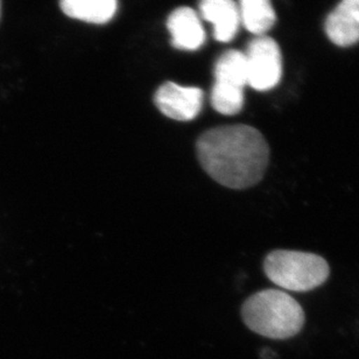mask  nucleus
Returning a JSON list of instances; mask_svg holds the SVG:
<instances>
[{
	"instance_id": "7",
	"label": "nucleus",
	"mask_w": 359,
	"mask_h": 359,
	"mask_svg": "<svg viewBox=\"0 0 359 359\" xmlns=\"http://www.w3.org/2000/svg\"><path fill=\"white\" fill-rule=\"evenodd\" d=\"M325 34L339 47L359 42V0H341L325 22Z\"/></svg>"
},
{
	"instance_id": "5",
	"label": "nucleus",
	"mask_w": 359,
	"mask_h": 359,
	"mask_svg": "<svg viewBox=\"0 0 359 359\" xmlns=\"http://www.w3.org/2000/svg\"><path fill=\"white\" fill-rule=\"evenodd\" d=\"M244 53L248 86L257 91H269L283 76V55L274 39L255 36Z\"/></svg>"
},
{
	"instance_id": "12",
	"label": "nucleus",
	"mask_w": 359,
	"mask_h": 359,
	"mask_svg": "<svg viewBox=\"0 0 359 359\" xmlns=\"http://www.w3.org/2000/svg\"><path fill=\"white\" fill-rule=\"evenodd\" d=\"M0 5H1V3H0ZM0 8H1V6H0Z\"/></svg>"
},
{
	"instance_id": "8",
	"label": "nucleus",
	"mask_w": 359,
	"mask_h": 359,
	"mask_svg": "<svg viewBox=\"0 0 359 359\" xmlns=\"http://www.w3.org/2000/svg\"><path fill=\"white\" fill-rule=\"evenodd\" d=\"M201 17L212 25L214 38L219 42H230L238 34L241 14L233 0H200Z\"/></svg>"
},
{
	"instance_id": "9",
	"label": "nucleus",
	"mask_w": 359,
	"mask_h": 359,
	"mask_svg": "<svg viewBox=\"0 0 359 359\" xmlns=\"http://www.w3.org/2000/svg\"><path fill=\"white\" fill-rule=\"evenodd\" d=\"M172 45L182 50H196L205 42V32L198 14L190 7H179L167 19Z\"/></svg>"
},
{
	"instance_id": "3",
	"label": "nucleus",
	"mask_w": 359,
	"mask_h": 359,
	"mask_svg": "<svg viewBox=\"0 0 359 359\" xmlns=\"http://www.w3.org/2000/svg\"><path fill=\"white\" fill-rule=\"evenodd\" d=\"M264 271L276 286L292 292H307L325 283L330 269L314 253L276 250L264 262Z\"/></svg>"
},
{
	"instance_id": "10",
	"label": "nucleus",
	"mask_w": 359,
	"mask_h": 359,
	"mask_svg": "<svg viewBox=\"0 0 359 359\" xmlns=\"http://www.w3.org/2000/svg\"><path fill=\"white\" fill-rule=\"evenodd\" d=\"M63 13L90 24H107L117 11V0H60Z\"/></svg>"
},
{
	"instance_id": "11",
	"label": "nucleus",
	"mask_w": 359,
	"mask_h": 359,
	"mask_svg": "<svg viewBox=\"0 0 359 359\" xmlns=\"http://www.w3.org/2000/svg\"><path fill=\"white\" fill-rule=\"evenodd\" d=\"M241 22L255 36L266 35L276 25V14L271 0H239Z\"/></svg>"
},
{
	"instance_id": "4",
	"label": "nucleus",
	"mask_w": 359,
	"mask_h": 359,
	"mask_svg": "<svg viewBox=\"0 0 359 359\" xmlns=\"http://www.w3.org/2000/svg\"><path fill=\"white\" fill-rule=\"evenodd\" d=\"M211 105L218 114L235 116L244 107V91L248 86L244 53L229 49L218 57L214 69Z\"/></svg>"
},
{
	"instance_id": "2",
	"label": "nucleus",
	"mask_w": 359,
	"mask_h": 359,
	"mask_svg": "<svg viewBox=\"0 0 359 359\" xmlns=\"http://www.w3.org/2000/svg\"><path fill=\"white\" fill-rule=\"evenodd\" d=\"M242 318L252 332L273 339L297 335L304 325V309L290 294L260 290L244 302Z\"/></svg>"
},
{
	"instance_id": "6",
	"label": "nucleus",
	"mask_w": 359,
	"mask_h": 359,
	"mask_svg": "<svg viewBox=\"0 0 359 359\" xmlns=\"http://www.w3.org/2000/svg\"><path fill=\"white\" fill-rule=\"evenodd\" d=\"M204 93L200 88L182 87L166 82L154 95V103L166 117L179 121H193L203 107Z\"/></svg>"
},
{
	"instance_id": "1",
	"label": "nucleus",
	"mask_w": 359,
	"mask_h": 359,
	"mask_svg": "<svg viewBox=\"0 0 359 359\" xmlns=\"http://www.w3.org/2000/svg\"><path fill=\"white\" fill-rule=\"evenodd\" d=\"M196 149L208 175L231 189L256 186L269 166L266 139L249 125L210 128L198 138Z\"/></svg>"
}]
</instances>
